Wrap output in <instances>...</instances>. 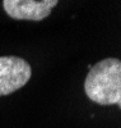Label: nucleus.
Returning a JSON list of instances; mask_svg holds the SVG:
<instances>
[{"mask_svg": "<svg viewBox=\"0 0 121 128\" xmlns=\"http://www.w3.org/2000/svg\"><path fill=\"white\" fill-rule=\"evenodd\" d=\"M32 76L29 63L19 56H0V98L10 95L28 83Z\"/></svg>", "mask_w": 121, "mask_h": 128, "instance_id": "nucleus-2", "label": "nucleus"}, {"mask_svg": "<svg viewBox=\"0 0 121 128\" xmlns=\"http://www.w3.org/2000/svg\"><path fill=\"white\" fill-rule=\"evenodd\" d=\"M84 91L88 99L100 105H121V60L107 58L91 66Z\"/></svg>", "mask_w": 121, "mask_h": 128, "instance_id": "nucleus-1", "label": "nucleus"}, {"mask_svg": "<svg viewBox=\"0 0 121 128\" xmlns=\"http://www.w3.org/2000/svg\"><path fill=\"white\" fill-rule=\"evenodd\" d=\"M5 13L18 20H43L59 4L58 0H3Z\"/></svg>", "mask_w": 121, "mask_h": 128, "instance_id": "nucleus-3", "label": "nucleus"}]
</instances>
